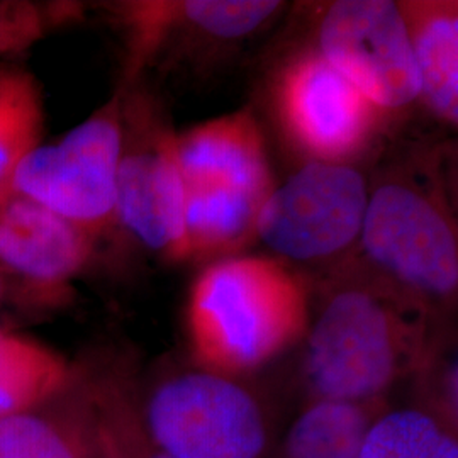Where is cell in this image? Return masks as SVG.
Instances as JSON below:
<instances>
[{"label": "cell", "instance_id": "cell-1", "mask_svg": "<svg viewBox=\"0 0 458 458\" xmlns=\"http://www.w3.org/2000/svg\"><path fill=\"white\" fill-rule=\"evenodd\" d=\"M438 333V316L421 302L361 265L344 267L301 340L310 401L386 399L399 382L416 376Z\"/></svg>", "mask_w": 458, "mask_h": 458}, {"label": "cell", "instance_id": "cell-2", "mask_svg": "<svg viewBox=\"0 0 458 458\" xmlns=\"http://www.w3.org/2000/svg\"><path fill=\"white\" fill-rule=\"evenodd\" d=\"M311 318L306 280L280 260L233 255L211 262L187 297L192 363L243 377L301 344Z\"/></svg>", "mask_w": 458, "mask_h": 458}, {"label": "cell", "instance_id": "cell-3", "mask_svg": "<svg viewBox=\"0 0 458 458\" xmlns=\"http://www.w3.org/2000/svg\"><path fill=\"white\" fill-rule=\"evenodd\" d=\"M189 260L233 257L257 238L276 182L251 111L219 115L177 134Z\"/></svg>", "mask_w": 458, "mask_h": 458}, {"label": "cell", "instance_id": "cell-4", "mask_svg": "<svg viewBox=\"0 0 458 458\" xmlns=\"http://www.w3.org/2000/svg\"><path fill=\"white\" fill-rule=\"evenodd\" d=\"M429 181L401 172L370 187L357 251L363 268L440 316L457 299L458 233L442 185Z\"/></svg>", "mask_w": 458, "mask_h": 458}, {"label": "cell", "instance_id": "cell-5", "mask_svg": "<svg viewBox=\"0 0 458 458\" xmlns=\"http://www.w3.org/2000/svg\"><path fill=\"white\" fill-rule=\"evenodd\" d=\"M148 435L172 458H268L274 421L242 377L196 363L140 384Z\"/></svg>", "mask_w": 458, "mask_h": 458}, {"label": "cell", "instance_id": "cell-6", "mask_svg": "<svg viewBox=\"0 0 458 458\" xmlns=\"http://www.w3.org/2000/svg\"><path fill=\"white\" fill-rule=\"evenodd\" d=\"M114 229L165 262L189 260L177 134L157 102L126 85Z\"/></svg>", "mask_w": 458, "mask_h": 458}, {"label": "cell", "instance_id": "cell-7", "mask_svg": "<svg viewBox=\"0 0 458 458\" xmlns=\"http://www.w3.org/2000/svg\"><path fill=\"white\" fill-rule=\"evenodd\" d=\"M121 149L123 98L117 92L62 138L31 149L0 189L31 199L98 242L114 231Z\"/></svg>", "mask_w": 458, "mask_h": 458}, {"label": "cell", "instance_id": "cell-8", "mask_svg": "<svg viewBox=\"0 0 458 458\" xmlns=\"http://www.w3.org/2000/svg\"><path fill=\"white\" fill-rule=\"evenodd\" d=\"M370 185L353 165L306 162L274 185L257 238L287 262L327 263L360 240Z\"/></svg>", "mask_w": 458, "mask_h": 458}, {"label": "cell", "instance_id": "cell-9", "mask_svg": "<svg viewBox=\"0 0 458 458\" xmlns=\"http://www.w3.org/2000/svg\"><path fill=\"white\" fill-rule=\"evenodd\" d=\"M274 106L280 130L308 162L352 165L372 147L384 121L314 47L280 66Z\"/></svg>", "mask_w": 458, "mask_h": 458}, {"label": "cell", "instance_id": "cell-10", "mask_svg": "<svg viewBox=\"0 0 458 458\" xmlns=\"http://www.w3.org/2000/svg\"><path fill=\"white\" fill-rule=\"evenodd\" d=\"M314 49L384 115L420 100V77L397 2H329L318 19Z\"/></svg>", "mask_w": 458, "mask_h": 458}, {"label": "cell", "instance_id": "cell-11", "mask_svg": "<svg viewBox=\"0 0 458 458\" xmlns=\"http://www.w3.org/2000/svg\"><path fill=\"white\" fill-rule=\"evenodd\" d=\"M98 240L28 197L0 189V284L56 302L94 262Z\"/></svg>", "mask_w": 458, "mask_h": 458}, {"label": "cell", "instance_id": "cell-12", "mask_svg": "<svg viewBox=\"0 0 458 458\" xmlns=\"http://www.w3.org/2000/svg\"><path fill=\"white\" fill-rule=\"evenodd\" d=\"M276 0H147L113 7L126 33V85L166 48L228 47L245 41L284 9Z\"/></svg>", "mask_w": 458, "mask_h": 458}, {"label": "cell", "instance_id": "cell-13", "mask_svg": "<svg viewBox=\"0 0 458 458\" xmlns=\"http://www.w3.org/2000/svg\"><path fill=\"white\" fill-rule=\"evenodd\" d=\"M96 404L87 355L65 384L30 410L0 418V458H94Z\"/></svg>", "mask_w": 458, "mask_h": 458}, {"label": "cell", "instance_id": "cell-14", "mask_svg": "<svg viewBox=\"0 0 458 458\" xmlns=\"http://www.w3.org/2000/svg\"><path fill=\"white\" fill-rule=\"evenodd\" d=\"M420 77V100L446 126L458 121V2L401 0Z\"/></svg>", "mask_w": 458, "mask_h": 458}, {"label": "cell", "instance_id": "cell-15", "mask_svg": "<svg viewBox=\"0 0 458 458\" xmlns=\"http://www.w3.org/2000/svg\"><path fill=\"white\" fill-rule=\"evenodd\" d=\"M98 425L114 445L119 458H172L148 435L140 408V372L123 352L87 355Z\"/></svg>", "mask_w": 458, "mask_h": 458}, {"label": "cell", "instance_id": "cell-16", "mask_svg": "<svg viewBox=\"0 0 458 458\" xmlns=\"http://www.w3.org/2000/svg\"><path fill=\"white\" fill-rule=\"evenodd\" d=\"M387 408L386 399L310 401L287 429L276 458H360L369 428Z\"/></svg>", "mask_w": 458, "mask_h": 458}, {"label": "cell", "instance_id": "cell-17", "mask_svg": "<svg viewBox=\"0 0 458 458\" xmlns=\"http://www.w3.org/2000/svg\"><path fill=\"white\" fill-rule=\"evenodd\" d=\"M72 360L31 338L0 329V418L30 410L56 393Z\"/></svg>", "mask_w": 458, "mask_h": 458}, {"label": "cell", "instance_id": "cell-18", "mask_svg": "<svg viewBox=\"0 0 458 458\" xmlns=\"http://www.w3.org/2000/svg\"><path fill=\"white\" fill-rule=\"evenodd\" d=\"M360 458H458L457 426L421 406L387 408L369 428Z\"/></svg>", "mask_w": 458, "mask_h": 458}, {"label": "cell", "instance_id": "cell-19", "mask_svg": "<svg viewBox=\"0 0 458 458\" xmlns=\"http://www.w3.org/2000/svg\"><path fill=\"white\" fill-rule=\"evenodd\" d=\"M45 109L33 75L0 64V187L43 138Z\"/></svg>", "mask_w": 458, "mask_h": 458}, {"label": "cell", "instance_id": "cell-20", "mask_svg": "<svg viewBox=\"0 0 458 458\" xmlns=\"http://www.w3.org/2000/svg\"><path fill=\"white\" fill-rule=\"evenodd\" d=\"M77 7L58 2L0 0V60L33 47L75 17Z\"/></svg>", "mask_w": 458, "mask_h": 458}, {"label": "cell", "instance_id": "cell-21", "mask_svg": "<svg viewBox=\"0 0 458 458\" xmlns=\"http://www.w3.org/2000/svg\"><path fill=\"white\" fill-rule=\"evenodd\" d=\"M94 458H119L115 452L114 445L98 425V414H96V445H94Z\"/></svg>", "mask_w": 458, "mask_h": 458}, {"label": "cell", "instance_id": "cell-22", "mask_svg": "<svg viewBox=\"0 0 458 458\" xmlns=\"http://www.w3.org/2000/svg\"><path fill=\"white\" fill-rule=\"evenodd\" d=\"M2 299H4V289H2V284H0V306H2Z\"/></svg>", "mask_w": 458, "mask_h": 458}]
</instances>
